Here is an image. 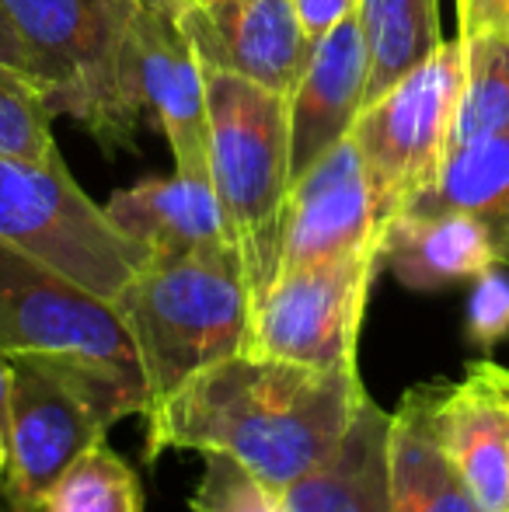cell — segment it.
I'll return each instance as SVG.
<instances>
[{
  "mask_svg": "<svg viewBox=\"0 0 509 512\" xmlns=\"http://www.w3.org/2000/svg\"><path fill=\"white\" fill-rule=\"evenodd\" d=\"M370 401L360 370H314L234 352L147 411V460L224 453L286 492L325 467Z\"/></svg>",
  "mask_w": 509,
  "mask_h": 512,
  "instance_id": "cell-1",
  "label": "cell"
},
{
  "mask_svg": "<svg viewBox=\"0 0 509 512\" xmlns=\"http://www.w3.org/2000/svg\"><path fill=\"white\" fill-rule=\"evenodd\" d=\"M136 4L140 0H0L46 105L77 119L102 147H133L147 115L133 56Z\"/></svg>",
  "mask_w": 509,
  "mask_h": 512,
  "instance_id": "cell-2",
  "label": "cell"
},
{
  "mask_svg": "<svg viewBox=\"0 0 509 512\" xmlns=\"http://www.w3.org/2000/svg\"><path fill=\"white\" fill-rule=\"evenodd\" d=\"M147 387V411L199 370L245 352L252 293L234 251L147 262L112 297ZM143 411V415H147Z\"/></svg>",
  "mask_w": 509,
  "mask_h": 512,
  "instance_id": "cell-3",
  "label": "cell"
},
{
  "mask_svg": "<svg viewBox=\"0 0 509 512\" xmlns=\"http://www.w3.org/2000/svg\"><path fill=\"white\" fill-rule=\"evenodd\" d=\"M147 411V391L112 366L77 356H11L7 478L11 512H42L53 488L126 415Z\"/></svg>",
  "mask_w": 509,
  "mask_h": 512,
  "instance_id": "cell-4",
  "label": "cell"
},
{
  "mask_svg": "<svg viewBox=\"0 0 509 512\" xmlns=\"http://www.w3.org/2000/svg\"><path fill=\"white\" fill-rule=\"evenodd\" d=\"M210 98V182L220 199L248 293L276 283L290 206V98L238 74L206 70Z\"/></svg>",
  "mask_w": 509,
  "mask_h": 512,
  "instance_id": "cell-5",
  "label": "cell"
},
{
  "mask_svg": "<svg viewBox=\"0 0 509 512\" xmlns=\"http://www.w3.org/2000/svg\"><path fill=\"white\" fill-rule=\"evenodd\" d=\"M0 241L63 272L109 300L150 255L95 206L67 175L60 154L25 157L0 150Z\"/></svg>",
  "mask_w": 509,
  "mask_h": 512,
  "instance_id": "cell-6",
  "label": "cell"
},
{
  "mask_svg": "<svg viewBox=\"0 0 509 512\" xmlns=\"http://www.w3.org/2000/svg\"><path fill=\"white\" fill-rule=\"evenodd\" d=\"M464 91L461 35L443 42L419 67L394 81L381 98L360 112L353 140L367 168L377 223L384 227L401 213L440 171L454 136L457 105Z\"/></svg>",
  "mask_w": 509,
  "mask_h": 512,
  "instance_id": "cell-7",
  "label": "cell"
},
{
  "mask_svg": "<svg viewBox=\"0 0 509 512\" xmlns=\"http://www.w3.org/2000/svg\"><path fill=\"white\" fill-rule=\"evenodd\" d=\"M381 248L279 272L255 300L245 352L314 370H360V331Z\"/></svg>",
  "mask_w": 509,
  "mask_h": 512,
  "instance_id": "cell-8",
  "label": "cell"
},
{
  "mask_svg": "<svg viewBox=\"0 0 509 512\" xmlns=\"http://www.w3.org/2000/svg\"><path fill=\"white\" fill-rule=\"evenodd\" d=\"M0 352L77 356L140 380V363L109 300L0 241ZM147 391V387H143Z\"/></svg>",
  "mask_w": 509,
  "mask_h": 512,
  "instance_id": "cell-9",
  "label": "cell"
},
{
  "mask_svg": "<svg viewBox=\"0 0 509 512\" xmlns=\"http://www.w3.org/2000/svg\"><path fill=\"white\" fill-rule=\"evenodd\" d=\"M171 11L203 70L238 74L286 98L297 88L314 39L293 0H178Z\"/></svg>",
  "mask_w": 509,
  "mask_h": 512,
  "instance_id": "cell-10",
  "label": "cell"
},
{
  "mask_svg": "<svg viewBox=\"0 0 509 512\" xmlns=\"http://www.w3.org/2000/svg\"><path fill=\"white\" fill-rule=\"evenodd\" d=\"M140 98L175 154L178 175L210 182V98L206 70L178 28L171 0H140L133 14Z\"/></svg>",
  "mask_w": 509,
  "mask_h": 512,
  "instance_id": "cell-11",
  "label": "cell"
},
{
  "mask_svg": "<svg viewBox=\"0 0 509 512\" xmlns=\"http://www.w3.org/2000/svg\"><path fill=\"white\" fill-rule=\"evenodd\" d=\"M370 248H381V223L360 147L346 136L293 178L279 272L335 262Z\"/></svg>",
  "mask_w": 509,
  "mask_h": 512,
  "instance_id": "cell-12",
  "label": "cell"
},
{
  "mask_svg": "<svg viewBox=\"0 0 509 512\" xmlns=\"http://www.w3.org/2000/svg\"><path fill=\"white\" fill-rule=\"evenodd\" d=\"M370 84V53L360 11L314 39L297 88L290 91V168L300 178L321 154L353 133Z\"/></svg>",
  "mask_w": 509,
  "mask_h": 512,
  "instance_id": "cell-13",
  "label": "cell"
},
{
  "mask_svg": "<svg viewBox=\"0 0 509 512\" xmlns=\"http://www.w3.org/2000/svg\"><path fill=\"white\" fill-rule=\"evenodd\" d=\"M436 429L478 512H509V366L478 359L440 384Z\"/></svg>",
  "mask_w": 509,
  "mask_h": 512,
  "instance_id": "cell-14",
  "label": "cell"
},
{
  "mask_svg": "<svg viewBox=\"0 0 509 512\" xmlns=\"http://www.w3.org/2000/svg\"><path fill=\"white\" fill-rule=\"evenodd\" d=\"M109 220L150 255V262L192 255H238L231 223H227L213 182L189 175L147 178L123 189L105 206ZM241 258V255H238Z\"/></svg>",
  "mask_w": 509,
  "mask_h": 512,
  "instance_id": "cell-15",
  "label": "cell"
},
{
  "mask_svg": "<svg viewBox=\"0 0 509 512\" xmlns=\"http://www.w3.org/2000/svg\"><path fill=\"white\" fill-rule=\"evenodd\" d=\"M440 384H422L401 398L387 425V492L391 512H478L436 429Z\"/></svg>",
  "mask_w": 509,
  "mask_h": 512,
  "instance_id": "cell-16",
  "label": "cell"
},
{
  "mask_svg": "<svg viewBox=\"0 0 509 512\" xmlns=\"http://www.w3.org/2000/svg\"><path fill=\"white\" fill-rule=\"evenodd\" d=\"M381 265L401 286L433 293L499 265L489 227L471 213H398L384 227Z\"/></svg>",
  "mask_w": 509,
  "mask_h": 512,
  "instance_id": "cell-17",
  "label": "cell"
},
{
  "mask_svg": "<svg viewBox=\"0 0 509 512\" xmlns=\"http://www.w3.org/2000/svg\"><path fill=\"white\" fill-rule=\"evenodd\" d=\"M401 213H471L509 269V126L450 147L436 178Z\"/></svg>",
  "mask_w": 509,
  "mask_h": 512,
  "instance_id": "cell-18",
  "label": "cell"
},
{
  "mask_svg": "<svg viewBox=\"0 0 509 512\" xmlns=\"http://www.w3.org/2000/svg\"><path fill=\"white\" fill-rule=\"evenodd\" d=\"M387 425L391 411L377 408L374 398L363 405L325 467L286 488L293 512H391L387 492Z\"/></svg>",
  "mask_w": 509,
  "mask_h": 512,
  "instance_id": "cell-19",
  "label": "cell"
},
{
  "mask_svg": "<svg viewBox=\"0 0 509 512\" xmlns=\"http://www.w3.org/2000/svg\"><path fill=\"white\" fill-rule=\"evenodd\" d=\"M360 25L370 53L367 105L443 46L436 0H360Z\"/></svg>",
  "mask_w": 509,
  "mask_h": 512,
  "instance_id": "cell-20",
  "label": "cell"
},
{
  "mask_svg": "<svg viewBox=\"0 0 509 512\" xmlns=\"http://www.w3.org/2000/svg\"><path fill=\"white\" fill-rule=\"evenodd\" d=\"M464 42V91L457 105L450 147L471 143L509 126V32L482 28L461 35Z\"/></svg>",
  "mask_w": 509,
  "mask_h": 512,
  "instance_id": "cell-21",
  "label": "cell"
},
{
  "mask_svg": "<svg viewBox=\"0 0 509 512\" xmlns=\"http://www.w3.org/2000/svg\"><path fill=\"white\" fill-rule=\"evenodd\" d=\"M42 512H143V492L133 467L109 443H98L70 467Z\"/></svg>",
  "mask_w": 509,
  "mask_h": 512,
  "instance_id": "cell-22",
  "label": "cell"
},
{
  "mask_svg": "<svg viewBox=\"0 0 509 512\" xmlns=\"http://www.w3.org/2000/svg\"><path fill=\"white\" fill-rule=\"evenodd\" d=\"M53 108L46 105L39 84L21 70L0 63V150L25 157H56Z\"/></svg>",
  "mask_w": 509,
  "mask_h": 512,
  "instance_id": "cell-23",
  "label": "cell"
},
{
  "mask_svg": "<svg viewBox=\"0 0 509 512\" xmlns=\"http://www.w3.org/2000/svg\"><path fill=\"white\" fill-rule=\"evenodd\" d=\"M189 506L192 512H293L286 492L224 453H203V478Z\"/></svg>",
  "mask_w": 509,
  "mask_h": 512,
  "instance_id": "cell-24",
  "label": "cell"
},
{
  "mask_svg": "<svg viewBox=\"0 0 509 512\" xmlns=\"http://www.w3.org/2000/svg\"><path fill=\"white\" fill-rule=\"evenodd\" d=\"M468 314H464V331L482 352L499 345L509 335V269L492 265L482 276L471 279Z\"/></svg>",
  "mask_w": 509,
  "mask_h": 512,
  "instance_id": "cell-25",
  "label": "cell"
},
{
  "mask_svg": "<svg viewBox=\"0 0 509 512\" xmlns=\"http://www.w3.org/2000/svg\"><path fill=\"white\" fill-rule=\"evenodd\" d=\"M293 7H297V18L304 25V32L311 39H321L339 21H346L349 14L360 11V0H293Z\"/></svg>",
  "mask_w": 509,
  "mask_h": 512,
  "instance_id": "cell-26",
  "label": "cell"
},
{
  "mask_svg": "<svg viewBox=\"0 0 509 512\" xmlns=\"http://www.w3.org/2000/svg\"><path fill=\"white\" fill-rule=\"evenodd\" d=\"M457 11H461V35L482 32V28L509 32V0H468Z\"/></svg>",
  "mask_w": 509,
  "mask_h": 512,
  "instance_id": "cell-27",
  "label": "cell"
},
{
  "mask_svg": "<svg viewBox=\"0 0 509 512\" xmlns=\"http://www.w3.org/2000/svg\"><path fill=\"white\" fill-rule=\"evenodd\" d=\"M0 63H7V67L28 74V53H25V46L18 42V35H14L11 21L4 18V11H0ZM28 77H32V74H28Z\"/></svg>",
  "mask_w": 509,
  "mask_h": 512,
  "instance_id": "cell-28",
  "label": "cell"
},
{
  "mask_svg": "<svg viewBox=\"0 0 509 512\" xmlns=\"http://www.w3.org/2000/svg\"><path fill=\"white\" fill-rule=\"evenodd\" d=\"M7 405H11V356L0 352V432L7 436Z\"/></svg>",
  "mask_w": 509,
  "mask_h": 512,
  "instance_id": "cell-29",
  "label": "cell"
},
{
  "mask_svg": "<svg viewBox=\"0 0 509 512\" xmlns=\"http://www.w3.org/2000/svg\"><path fill=\"white\" fill-rule=\"evenodd\" d=\"M4 478H7V436L0 432V488H4Z\"/></svg>",
  "mask_w": 509,
  "mask_h": 512,
  "instance_id": "cell-30",
  "label": "cell"
},
{
  "mask_svg": "<svg viewBox=\"0 0 509 512\" xmlns=\"http://www.w3.org/2000/svg\"><path fill=\"white\" fill-rule=\"evenodd\" d=\"M461 4H468V0H457V7H461Z\"/></svg>",
  "mask_w": 509,
  "mask_h": 512,
  "instance_id": "cell-31",
  "label": "cell"
},
{
  "mask_svg": "<svg viewBox=\"0 0 509 512\" xmlns=\"http://www.w3.org/2000/svg\"><path fill=\"white\" fill-rule=\"evenodd\" d=\"M171 4H178V0H171Z\"/></svg>",
  "mask_w": 509,
  "mask_h": 512,
  "instance_id": "cell-32",
  "label": "cell"
}]
</instances>
